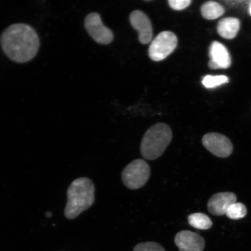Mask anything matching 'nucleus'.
<instances>
[{
  "label": "nucleus",
  "mask_w": 251,
  "mask_h": 251,
  "mask_svg": "<svg viewBox=\"0 0 251 251\" xmlns=\"http://www.w3.org/2000/svg\"><path fill=\"white\" fill-rule=\"evenodd\" d=\"M209 56L211 61L209 62V67L212 70L227 69L231 64L230 54L226 48L221 43L213 42L209 48Z\"/></svg>",
  "instance_id": "9d476101"
},
{
  "label": "nucleus",
  "mask_w": 251,
  "mask_h": 251,
  "mask_svg": "<svg viewBox=\"0 0 251 251\" xmlns=\"http://www.w3.org/2000/svg\"><path fill=\"white\" fill-rule=\"evenodd\" d=\"M1 45L9 59L22 64L35 57L39 51L40 40L36 30L30 25L16 24L3 31Z\"/></svg>",
  "instance_id": "f257e3e1"
},
{
  "label": "nucleus",
  "mask_w": 251,
  "mask_h": 251,
  "mask_svg": "<svg viewBox=\"0 0 251 251\" xmlns=\"http://www.w3.org/2000/svg\"><path fill=\"white\" fill-rule=\"evenodd\" d=\"M95 187L93 181L87 177H80L72 181L67 190V202L65 216L68 219L77 217L94 202Z\"/></svg>",
  "instance_id": "f03ea898"
},
{
  "label": "nucleus",
  "mask_w": 251,
  "mask_h": 251,
  "mask_svg": "<svg viewBox=\"0 0 251 251\" xmlns=\"http://www.w3.org/2000/svg\"><path fill=\"white\" fill-rule=\"evenodd\" d=\"M170 7L174 10L180 11L186 8L191 3L190 0H169Z\"/></svg>",
  "instance_id": "a211bd4d"
},
{
  "label": "nucleus",
  "mask_w": 251,
  "mask_h": 251,
  "mask_svg": "<svg viewBox=\"0 0 251 251\" xmlns=\"http://www.w3.org/2000/svg\"><path fill=\"white\" fill-rule=\"evenodd\" d=\"M237 197L233 193H219L211 197L208 202V209L215 216L226 215L231 205L236 202Z\"/></svg>",
  "instance_id": "9b49d317"
},
{
  "label": "nucleus",
  "mask_w": 251,
  "mask_h": 251,
  "mask_svg": "<svg viewBox=\"0 0 251 251\" xmlns=\"http://www.w3.org/2000/svg\"><path fill=\"white\" fill-rule=\"evenodd\" d=\"M133 251H165L161 245L154 242L141 243L135 246Z\"/></svg>",
  "instance_id": "f3484780"
},
{
  "label": "nucleus",
  "mask_w": 251,
  "mask_h": 251,
  "mask_svg": "<svg viewBox=\"0 0 251 251\" xmlns=\"http://www.w3.org/2000/svg\"><path fill=\"white\" fill-rule=\"evenodd\" d=\"M202 141L203 146L209 151L220 158H226L233 152V144L224 135L217 133L206 134Z\"/></svg>",
  "instance_id": "0eeeda50"
},
{
  "label": "nucleus",
  "mask_w": 251,
  "mask_h": 251,
  "mask_svg": "<svg viewBox=\"0 0 251 251\" xmlns=\"http://www.w3.org/2000/svg\"><path fill=\"white\" fill-rule=\"evenodd\" d=\"M201 12L206 20H213L224 15L225 9L218 2L211 1L204 3L201 8Z\"/></svg>",
  "instance_id": "ddd939ff"
},
{
  "label": "nucleus",
  "mask_w": 251,
  "mask_h": 251,
  "mask_svg": "<svg viewBox=\"0 0 251 251\" xmlns=\"http://www.w3.org/2000/svg\"><path fill=\"white\" fill-rule=\"evenodd\" d=\"M250 14L251 15V5H250Z\"/></svg>",
  "instance_id": "aec40b11"
},
{
  "label": "nucleus",
  "mask_w": 251,
  "mask_h": 251,
  "mask_svg": "<svg viewBox=\"0 0 251 251\" xmlns=\"http://www.w3.org/2000/svg\"><path fill=\"white\" fill-rule=\"evenodd\" d=\"M130 22L131 26L137 31L141 44L147 45L151 42L153 29L151 22L148 16L143 11H134L130 14Z\"/></svg>",
  "instance_id": "6e6552de"
},
{
  "label": "nucleus",
  "mask_w": 251,
  "mask_h": 251,
  "mask_svg": "<svg viewBox=\"0 0 251 251\" xmlns=\"http://www.w3.org/2000/svg\"><path fill=\"white\" fill-rule=\"evenodd\" d=\"M240 21L235 18H225L220 21L218 24L217 30L220 36L223 38L233 39L239 31Z\"/></svg>",
  "instance_id": "f8f14e48"
},
{
  "label": "nucleus",
  "mask_w": 251,
  "mask_h": 251,
  "mask_svg": "<svg viewBox=\"0 0 251 251\" xmlns=\"http://www.w3.org/2000/svg\"><path fill=\"white\" fill-rule=\"evenodd\" d=\"M177 37L170 31H164L157 35L151 43L149 54L153 61H161L170 55L177 46Z\"/></svg>",
  "instance_id": "39448f33"
},
{
  "label": "nucleus",
  "mask_w": 251,
  "mask_h": 251,
  "mask_svg": "<svg viewBox=\"0 0 251 251\" xmlns=\"http://www.w3.org/2000/svg\"><path fill=\"white\" fill-rule=\"evenodd\" d=\"M84 26L87 33L97 43L106 45L114 40L112 31L103 24L101 17L96 12L87 15Z\"/></svg>",
  "instance_id": "423d86ee"
},
{
  "label": "nucleus",
  "mask_w": 251,
  "mask_h": 251,
  "mask_svg": "<svg viewBox=\"0 0 251 251\" xmlns=\"http://www.w3.org/2000/svg\"><path fill=\"white\" fill-rule=\"evenodd\" d=\"M188 224L200 230H208L212 226V222L208 216L202 213H193L188 216Z\"/></svg>",
  "instance_id": "4468645a"
},
{
  "label": "nucleus",
  "mask_w": 251,
  "mask_h": 251,
  "mask_svg": "<svg viewBox=\"0 0 251 251\" xmlns=\"http://www.w3.org/2000/svg\"><path fill=\"white\" fill-rule=\"evenodd\" d=\"M175 243L180 251H202L205 247V241L201 236L188 230L176 235Z\"/></svg>",
  "instance_id": "1a4fd4ad"
},
{
  "label": "nucleus",
  "mask_w": 251,
  "mask_h": 251,
  "mask_svg": "<svg viewBox=\"0 0 251 251\" xmlns=\"http://www.w3.org/2000/svg\"><path fill=\"white\" fill-rule=\"evenodd\" d=\"M172 137L171 128L167 124L153 125L147 130L141 140V155L151 161L159 158L171 142Z\"/></svg>",
  "instance_id": "7ed1b4c3"
},
{
  "label": "nucleus",
  "mask_w": 251,
  "mask_h": 251,
  "mask_svg": "<svg viewBox=\"0 0 251 251\" xmlns=\"http://www.w3.org/2000/svg\"><path fill=\"white\" fill-rule=\"evenodd\" d=\"M52 216V213L51 212H47L46 216L47 217L50 218Z\"/></svg>",
  "instance_id": "6ab92c4d"
},
{
  "label": "nucleus",
  "mask_w": 251,
  "mask_h": 251,
  "mask_svg": "<svg viewBox=\"0 0 251 251\" xmlns=\"http://www.w3.org/2000/svg\"><path fill=\"white\" fill-rule=\"evenodd\" d=\"M227 82H228V78L224 75L215 76L207 75L203 77L202 81L203 85L208 89L221 86L222 84Z\"/></svg>",
  "instance_id": "dca6fc26"
},
{
  "label": "nucleus",
  "mask_w": 251,
  "mask_h": 251,
  "mask_svg": "<svg viewBox=\"0 0 251 251\" xmlns=\"http://www.w3.org/2000/svg\"><path fill=\"white\" fill-rule=\"evenodd\" d=\"M247 213L246 206L242 203L235 202L231 205L227 210L226 215L228 218L238 220L242 219L246 216Z\"/></svg>",
  "instance_id": "2eb2a0df"
},
{
  "label": "nucleus",
  "mask_w": 251,
  "mask_h": 251,
  "mask_svg": "<svg viewBox=\"0 0 251 251\" xmlns=\"http://www.w3.org/2000/svg\"><path fill=\"white\" fill-rule=\"evenodd\" d=\"M150 173V166L144 160L136 159L124 169L122 173V181L129 189H139L148 181Z\"/></svg>",
  "instance_id": "20e7f679"
}]
</instances>
